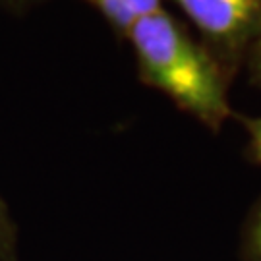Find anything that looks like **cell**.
<instances>
[{"label":"cell","mask_w":261,"mask_h":261,"mask_svg":"<svg viewBox=\"0 0 261 261\" xmlns=\"http://www.w3.org/2000/svg\"><path fill=\"white\" fill-rule=\"evenodd\" d=\"M130 39L141 77L209 126L230 114L217 58L165 10L136 21Z\"/></svg>","instance_id":"cell-1"},{"label":"cell","mask_w":261,"mask_h":261,"mask_svg":"<svg viewBox=\"0 0 261 261\" xmlns=\"http://www.w3.org/2000/svg\"><path fill=\"white\" fill-rule=\"evenodd\" d=\"M112 23V28L128 35L136 21L163 10V0H87Z\"/></svg>","instance_id":"cell-3"},{"label":"cell","mask_w":261,"mask_h":261,"mask_svg":"<svg viewBox=\"0 0 261 261\" xmlns=\"http://www.w3.org/2000/svg\"><path fill=\"white\" fill-rule=\"evenodd\" d=\"M255 250H257V253H259V257H261V219H259V223H257V226H255Z\"/></svg>","instance_id":"cell-7"},{"label":"cell","mask_w":261,"mask_h":261,"mask_svg":"<svg viewBox=\"0 0 261 261\" xmlns=\"http://www.w3.org/2000/svg\"><path fill=\"white\" fill-rule=\"evenodd\" d=\"M246 128L250 132V138H252V149L255 153L257 161H261V118H252V120H246Z\"/></svg>","instance_id":"cell-5"},{"label":"cell","mask_w":261,"mask_h":261,"mask_svg":"<svg viewBox=\"0 0 261 261\" xmlns=\"http://www.w3.org/2000/svg\"><path fill=\"white\" fill-rule=\"evenodd\" d=\"M196 25L207 50L223 62L238 60L261 37V0H172Z\"/></svg>","instance_id":"cell-2"},{"label":"cell","mask_w":261,"mask_h":261,"mask_svg":"<svg viewBox=\"0 0 261 261\" xmlns=\"http://www.w3.org/2000/svg\"><path fill=\"white\" fill-rule=\"evenodd\" d=\"M0 261H16L14 257V242H12V230H10L6 211L0 203Z\"/></svg>","instance_id":"cell-4"},{"label":"cell","mask_w":261,"mask_h":261,"mask_svg":"<svg viewBox=\"0 0 261 261\" xmlns=\"http://www.w3.org/2000/svg\"><path fill=\"white\" fill-rule=\"evenodd\" d=\"M252 66L253 72L261 77V37L255 41V45L252 47Z\"/></svg>","instance_id":"cell-6"}]
</instances>
